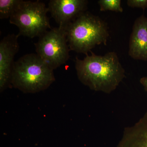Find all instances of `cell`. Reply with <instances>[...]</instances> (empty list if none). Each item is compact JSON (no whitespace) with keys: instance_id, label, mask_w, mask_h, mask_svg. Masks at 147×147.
I'll return each mask as SVG.
<instances>
[{"instance_id":"3","label":"cell","mask_w":147,"mask_h":147,"mask_svg":"<svg viewBox=\"0 0 147 147\" xmlns=\"http://www.w3.org/2000/svg\"><path fill=\"white\" fill-rule=\"evenodd\" d=\"M53 71L36 54H27L14 62L11 85L24 93L38 92L55 82Z\"/></svg>"},{"instance_id":"8","label":"cell","mask_w":147,"mask_h":147,"mask_svg":"<svg viewBox=\"0 0 147 147\" xmlns=\"http://www.w3.org/2000/svg\"><path fill=\"white\" fill-rule=\"evenodd\" d=\"M128 54L134 60L147 61V17L144 14L137 18L133 24Z\"/></svg>"},{"instance_id":"7","label":"cell","mask_w":147,"mask_h":147,"mask_svg":"<svg viewBox=\"0 0 147 147\" xmlns=\"http://www.w3.org/2000/svg\"><path fill=\"white\" fill-rule=\"evenodd\" d=\"M18 35L8 34L0 42V90L2 92L11 85L15 55L19 49Z\"/></svg>"},{"instance_id":"6","label":"cell","mask_w":147,"mask_h":147,"mask_svg":"<svg viewBox=\"0 0 147 147\" xmlns=\"http://www.w3.org/2000/svg\"><path fill=\"white\" fill-rule=\"evenodd\" d=\"M88 3L86 0H51L48 8L59 27L66 29L70 23L86 11Z\"/></svg>"},{"instance_id":"4","label":"cell","mask_w":147,"mask_h":147,"mask_svg":"<svg viewBox=\"0 0 147 147\" xmlns=\"http://www.w3.org/2000/svg\"><path fill=\"white\" fill-rule=\"evenodd\" d=\"M48 11V7L42 2L22 1L17 10L9 18V22L18 27V36L39 37L48 29H52L47 16Z\"/></svg>"},{"instance_id":"12","label":"cell","mask_w":147,"mask_h":147,"mask_svg":"<svg viewBox=\"0 0 147 147\" xmlns=\"http://www.w3.org/2000/svg\"><path fill=\"white\" fill-rule=\"evenodd\" d=\"M127 5L130 7L141 8L144 10L147 8V0H127Z\"/></svg>"},{"instance_id":"13","label":"cell","mask_w":147,"mask_h":147,"mask_svg":"<svg viewBox=\"0 0 147 147\" xmlns=\"http://www.w3.org/2000/svg\"><path fill=\"white\" fill-rule=\"evenodd\" d=\"M140 82L144 87L145 90L147 92V76L142 77L140 79Z\"/></svg>"},{"instance_id":"11","label":"cell","mask_w":147,"mask_h":147,"mask_svg":"<svg viewBox=\"0 0 147 147\" xmlns=\"http://www.w3.org/2000/svg\"><path fill=\"white\" fill-rule=\"evenodd\" d=\"M98 3L101 11L110 10L121 13L123 11L121 0H99Z\"/></svg>"},{"instance_id":"1","label":"cell","mask_w":147,"mask_h":147,"mask_svg":"<svg viewBox=\"0 0 147 147\" xmlns=\"http://www.w3.org/2000/svg\"><path fill=\"white\" fill-rule=\"evenodd\" d=\"M84 59L76 58L75 68L79 81L91 90L110 94L125 77V70L115 52L103 56L90 52Z\"/></svg>"},{"instance_id":"5","label":"cell","mask_w":147,"mask_h":147,"mask_svg":"<svg viewBox=\"0 0 147 147\" xmlns=\"http://www.w3.org/2000/svg\"><path fill=\"white\" fill-rule=\"evenodd\" d=\"M36 54L53 69L65 63L70 51L66 29L61 27L51 29L39 37L35 43Z\"/></svg>"},{"instance_id":"9","label":"cell","mask_w":147,"mask_h":147,"mask_svg":"<svg viewBox=\"0 0 147 147\" xmlns=\"http://www.w3.org/2000/svg\"><path fill=\"white\" fill-rule=\"evenodd\" d=\"M117 147H147V111L134 125L125 128Z\"/></svg>"},{"instance_id":"10","label":"cell","mask_w":147,"mask_h":147,"mask_svg":"<svg viewBox=\"0 0 147 147\" xmlns=\"http://www.w3.org/2000/svg\"><path fill=\"white\" fill-rule=\"evenodd\" d=\"M22 1V0H0V18H10Z\"/></svg>"},{"instance_id":"2","label":"cell","mask_w":147,"mask_h":147,"mask_svg":"<svg viewBox=\"0 0 147 147\" xmlns=\"http://www.w3.org/2000/svg\"><path fill=\"white\" fill-rule=\"evenodd\" d=\"M66 30L70 50L86 55L96 45H107L109 36L107 23L88 11L70 23Z\"/></svg>"}]
</instances>
